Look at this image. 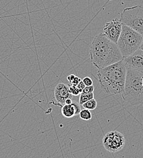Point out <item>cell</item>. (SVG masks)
<instances>
[{
    "label": "cell",
    "instance_id": "cell-1",
    "mask_svg": "<svg viewBox=\"0 0 143 158\" xmlns=\"http://www.w3.org/2000/svg\"><path fill=\"white\" fill-rule=\"evenodd\" d=\"M90 56L91 63L98 69L123 60L117 44L104 34H99L94 38L90 46Z\"/></svg>",
    "mask_w": 143,
    "mask_h": 158
},
{
    "label": "cell",
    "instance_id": "cell-2",
    "mask_svg": "<svg viewBox=\"0 0 143 158\" xmlns=\"http://www.w3.org/2000/svg\"><path fill=\"white\" fill-rule=\"evenodd\" d=\"M127 68L123 60L99 69L97 76L102 89L108 94H122L124 90Z\"/></svg>",
    "mask_w": 143,
    "mask_h": 158
},
{
    "label": "cell",
    "instance_id": "cell-3",
    "mask_svg": "<svg viewBox=\"0 0 143 158\" xmlns=\"http://www.w3.org/2000/svg\"><path fill=\"white\" fill-rule=\"evenodd\" d=\"M143 73L134 69H127L123 100L132 105L143 104Z\"/></svg>",
    "mask_w": 143,
    "mask_h": 158
},
{
    "label": "cell",
    "instance_id": "cell-4",
    "mask_svg": "<svg viewBox=\"0 0 143 158\" xmlns=\"http://www.w3.org/2000/svg\"><path fill=\"white\" fill-rule=\"evenodd\" d=\"M143 41V37L140 34L123 24L122 32L116 44L123 59L139 49Z\"/></svg>",
    "mask_w": 143,
    "mask_h": 158
},
{
    "label": "cell",
    "instance_id": "cell-5",
    "mask_svg": "<svg viewBox=\"0 0 143 158\" xmlns=\"http://www.w3.org/2000/svg\"><path fill=\"white\" fill-rule=\"evenodd\" d=\"M120 20L123 24L135 30L143 37V6L125 8Z\"/></svg>",
    "mask_w": 143,
    "mask_h": 158
},
{
    "label": "cell",
    "instance_id": "cell-6",
    "mask_svg": "<svg viewBox=\"0 0 143 158\" xmlns=\"http://www.w3.org/2000/svg\"><path fill=\"white\" fill-rule=\"evenodd\" d=\"M125 143V139L123 134L117 131H111L107 133L102 140L104 148L111 153H116L121 151Z\"/></svg>",
    "mask_w": 143,
    "mask_h": 158
},
{
    "label": "cell",
    "instance_id": "cell-7",
    "mask_svg": "<svg viewBox=\"0 0 143 158\" xmlns=\"http://www.w3.org/2000/svg\"><path fill=\"white\" fill-rule=\"evenodd\" d=\"M123 25L121 21L118 19L107 22L103 27V34L108 39L117 44L122 32Z\"/></svg>",
    "mask_w": 143,
    "mask_h": 158
},
{
    "label": "cell",
    "instance_id": "cell-8",
    "mask_svg": "<svg viewBox=\"0 0 143 158\" xmlns=\"http://www.w3.org/2000/svg\"><path fill=\"white\" fill-rule=\"evenodd\" d=\"M123 60L127 69L137 70L143 73V51L140 49Z\"/></svg>",
    "mask_w": 143,
    "mask_h": 158
},
{
    "label": "cell",
    "instance_id": "cell-9",
    "mask_svg": "<svg viewBox=\"0 0 143 158\" xmlns=\"http://www.w3.org/2000/svg\"><path fill=\"white\" fill-rule=\"evenodd\" d=\"M54 96L56 102L51 103L61 106V107L63 105H65V101L67 99L69 98L71 99L72 95L69 91V85H67L63 83L57 84L54 89Z\"/></svg>",
    "mask_w": 143,
    "mask_h": 158
},
{
    "label": "cell",
    "instance_id": "cell-10",
    "mask_svg": "<svg viewBox=\"0 0 143 158\" xmlns=\"http://www.w3.org/2000/svg\"><path fill=\"white\" fill-rule=\"evenodd\" d=\"M61 110L63 116L66 118H71L76 116V110L73 102L69 105H63L61 106Z\"/></svg>",
    "mask_w": 143,
    "mask_h": 158
},
{
    "label": "cell",
    "instance_id": "cell-11",
    "mask_svg": "<svg viewBox=\"0 0 143 158\" xmlns=\"http://www.w3.org/2000/svg\"><path fill=\"white\" fill-rule=\"evenodd\" d=\"M97 105H98L97 101L95 99H92L85 102V103H83L82 106L83 108L91 111V110H95L97 107Z\"/></svg>",
    "mask_w": 143,
    "mask_h": 158
},
{
    "label": "cell",
    "instance_id": "cell-12",
    "mask_svg": "<svg viewBox=\"0 0 143 158\" xmlns=\"http://www.w3.org/2000/svg\"><path fill=\"white\" fill-rule=\"evenodd\" d=\"M94 99V93H81L80 94V98L79 100V103L81 105H82L85 102H88L91 99Z\"/></svg>",
    "mask_w": 143,
    "mask_h": 158
},
{
    "label": "cell",
    "instance_id": "cell-13",
    "mask_svg": "<svg viewBox=\"0 0 143 158\" xmlns=\"http://www.w3.org/2000/svg\"><path fill=\"white\" fill-rule=\"evenodd\" d=\"M79 116L81 118H82L83 120H90L92 118V114L90 112V110H88L87 109H83L79 113Z\"/></svg>",
    "mask_w": 143,
    "mask_h": 158
},
{
    "label": "cell",
    "instance_id": "cell-14",
    "mask_svg": "<svg viewBox=\"0 0 143 158\" xmlns=\"http://www.w3.org/2000/svg\"><path fill=\"white\" fill-rule=\"evenodd\" d=\"M69 91L72 96H78L81 94V92L77 88L76 86L73 85H69Z\"/></svg>",
    "mask_w": 143,
    "mask_h": 158
},
{
    "label": "cell",
    "instance_id": "cell-15",
    "mask_svg": "<svg viewBox=\"0 0 143 158\" xmlns=\"http://www.w3.org/2000/svg\"><path fill=\"white\" fill-rule=\"evenodd\" d=\"M82 81L83 82V83L85 84V85L86 86H91L93 84V80L89 77H85L83 79H82Z\"/></svg>",
    "mask_w": 143,
    "mask_h": 158
},
{
    "label": "cell",
    "instance_id": "cell-16",
    "mask_svg": "<svg viewBox=\"0 0 143 158\" xmlns=\"http://www.w3.org/2000/svg\"><path fill=\"white\" fill-rule=\"evenodd\" d=\"M94 90H95V87H94L93 85L85 86V88L83 89L82 93H91L94 92Z\"/></svg>",
    "mask_w": 143,
    "mask_h": 158
},
{
    "label": "cell",
    "instance_id": "cell-17",
    "mask_svg": "<svg viewBox=\"0 0 143 158\" xmlns=\"http://www.w3.org/2000/svg\"><path fill=\"white\" fill-rule=\"evenodd\" d=\"M81 81H82V79L76 76L75 78L73 80V81L70 84H71V85H73V86H76Z\"/></svg>",
    "mask_w": 143,
    "mask_h": 158
},
{
    "label": "cell",
    "instance_id": "cell-18",
    "mask_svg": "<svg viewBox=\"0 0 143 158\" xmlns=\"http://www.w3.org/2000/svg\"><path fill=\"white\" fill-rule=\"evenodd\" d=\"M86 86L85 85V84L83 83V82L82 81L76 86V87H77V88L82 93V91H83V89L85 88V87Z\"/></svg>",
    "mask_w": 143,
    "mask_h": 158
},
{
    "label": "cell",
    "instance_id": "cell-19",
    "mask_svg": "<svg viewBox=\"0 0 143 158\" xmlns=\"http://www.w3.org/2000/svg\"><path fill=\"white\" fill-rule=\"evenodd\" d=\"M75 77H76L75 75H74V74H71V75H69V76H68L67 77V80H68V81L71 83L73 81V80L74 79Z\"/></svg>",
    "mask_w": 143,
    "mask_h": 158
},
{
    "label": "cell",
    "instance_id": "cell-20",
    "mask_svg": "<svg viewBox=\"0 0 143 158\" xmlns=\"http://www.w3.org/2000/svg\"><path fill=\"white\" fill-rule=\"evenodd\" d=\"M73 100L72 99H71V98H69V99H68L66 101H65V104H66V105H69V104H71L72 103V102H73Z\"/></svg>",
    "mask_w": 143,
    "mask_h": 158
},
{
    "label": "cell",
    "instance_id": "cell-21",
    "mask_svg": "<svg viewBox=\"0 0 143 158\" xmlns=\"http://www.w3.org/2000/svg\"><path fill=\"white\" fill-rule=\"evenodd\" d=\"M140 49H141V50H142L143 51V42H142V43H141V46H140Z\"/></svg>",
    "mask_w": 143,
    "mask_h": 158
},
{
    "label": "cell",
    "instance_id": "cell-22",
    "mask_svg": "<svg viewBox=\"0 0 143 158\" xmlns=\"http://www.w3.org/2000/svg\"><path fill=\"white\" fill-rule=\"evenodd\" d=\"M142 83H143V80H142Z\"/></svg>",
    "mask_w": 143,
    "mask_h": 158
}]
</instances>
